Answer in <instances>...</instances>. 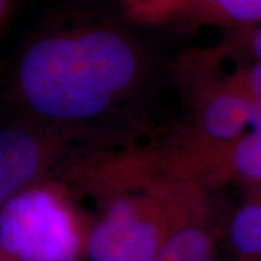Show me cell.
<instances>
[{
  "label": "cell",
  "mask_w": 261,
  "mask_h": 261,
  "mask_svg": "<svg viewBox=\"0 0 261 261\" xmlns=\"http://www.w3.org/2000/svg\"><path fill=\"white\" fill-rule=\"evenodd\" d=\"M248 196L233 215L229 238L238 254L247 258H261V183L251 185Z\"/></svg>",
  "instance_id": "cell-8"
},
{
  "label": "cell",
  "mask_w": 261,
  "mask_h": 261,
  "mask_svg": "<svg viewBox=\"0 0 261 261\" xmlns=\"http://www.w3.org/2000/svg\"><path fill=\"white\" fill-rule=\"evenodd\" d=\"M224 45L243 56L261 61V23L229 31V37Z\"/></svg>",
  "instance_id": "cell-11"
},
{
  "label": "cell",
  "mask_w": 261,
  "mask_h": 261,
  "mask_svg": "<svg viewBox=\"0 0 261 261\" xmlns=\"http://www.w3.org/2000/svg\"><path fill=\"white\" fill-rule=\"evenodd\" d=\"M89 231L64 187L44 181L2 205V260L80 261Z\"/></svg>",
  "instance_id": "cell-3"
},
{
  "label": "cell",
  "mask_w": 261,
  "mask_h": 261,
  "mask_svg": "<svg viewBox=\"0 0 261 261\" xmlns=\"http://www.w3.org/2000/svg\"><path fill=\"white\" fill-rule=\"evenodd\" d=\"M115 189L96 224L90 225L89 261H154L167 240L206 216L203 187L192 181L147 178Z\"/></svg>",
  "instance_id": "cell-2"
},
{
  "label": "cell",
  "mask_w": 261,
  "mask_h": 261,
  "mask_svg": "<svg viewBox=\"0 0 261 261\" xmlns=\"http://www.w3.org/2000/svg\"><path fill=\"white\" fill-rule=\"evenodd\" d=\"M20 0H0V28L2 34L10 25V20L13 18L15 12L18 9V5Z\"/></svg>",
  "instance_id": "cell-12"
},
{
  "label": "cell",
  "mask_w": 261,
  "mask_h": 261,
  "mask_svg": "<svg viewBox=\"0 0 261 261\" xmlns=\"http://www.w3.org/2000/svg\"><path fill=\"white\" fill-rule=\"evenodd\" d=\"M233 29L261 23V0H185L174 19Z\"/></svg>",
  "instance_id": "cell-6"
},
{
  "label": "cell",
  "mask_w": 261,
  "mask_h": 261,
  "mask_svg": "<svg viewBox=\"0 0 261 261\" xmlns=\"http://www.w3.org/2000/svg\"><path fill=\"white\" fill-rule=\"evenodd\" d=\"M185 0H121L126 15L142 23H161L174 19Z\"/></svg>",
  "instance_id": "cell-10"
},
{
  "label": "cell",
  "mask_w": 261,
  "mask_h": 261,
  "mask_svg": "<svg viewBox=\"0 0 261 261\" xmlns=\"http://www.w3.org/2000/svg\"><path fill=\"white\" fill-rule=\"evenodd\" d=\"M70 135L35 121L15 123L0 132V203L44 183L64 157Z\"/></svg>",
  "instance_id": "cell-5"
},
{
  "label": "cell",
  "mask_w": 261,
  "mask_h": 261,
  "mask_svg": "<svg viewBox=\"0 0 261 261\" xmlns=\"http://www.w3.org/2000/svg\"><path fill=\"white\" fill-rule=\"evenodd\" d=\"M224 45V44H222ZM238 64L228 74L245 94L250 105V130L261 132V61L243 56L224 45Z\"/></svg>",
  "instance_id": "cell-9"
},
{
  "label": "cell",
  "mask_w": 261,
  "mask_h": 261,
  "mask_svg": "<svg viewBox=\"0 0 261 261\" xmlns=\"http://www.w3.org/2000/svg\"><path fill=\"white\" fill-rule=\"evenodd\" d=\"M152 173L166 180L192 181L200 187L261 183V132L248 130L229 144H202L189 135L157 148Z\"/></svg>",
  "instance_id": "cell-4"
},
{
  "label": "cell",
  "mask_w": 261,
  "mask_h": 261,
  "mask_svg": "<svg viewBox=\"0 0 261 261\" xmlns=\"http://www.w3.org/2000/svg\"><path fill=\"white\" fill-rule=\"evenodd\" d=\"M144 79V49L129 32L103 19H75L23 47L13 89L32 121L70 135L128 102Z\"/></svg>",
  "instance_id": "cell-1"
},
{
  "label": "cell",
  "mask_w": 261,
  "mask_h": 261,
  "mask_svg": "<svg viewBox=\"0 0 261 261\" xmlns=\"http://www.w3.org/2000/svg\"><path fill=\"white\" fill-rule=\"evenodd\" d=\"M214 237L205 216L181 226L161 247L154 261H214Z\"/></svg>",
  "instance_id": "cell-7"
}]
</instances>
